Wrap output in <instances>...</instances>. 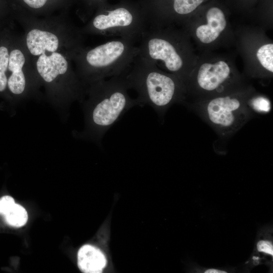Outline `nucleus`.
<instances>
[{
	"label": "nucleus",
	"instance_id": "nucleus-1",
	"mask_svg": "<svg viewBox=\"0 0 273 273\" xmlns=\"http://www.w3.org/2000/svg\"><path fill=\"white\" fill-rule=\"evenodd\" d=\"M124 75L110 77L86 87L81 104L84 112V127L76 132L75 137L101 144L102 138L110 128L130 109L137 106L130 98Z\"/></svg>",
	"mask_w": 273,
	"mask_h": 273
},
{
	"label": "nucleus",
	"instance_id": "nucleus-2",
	"mask_svg": "<svg viewBox=\"0 0 273 273\" xmlns=\"http://www.w3.org/2000/svg\"><path fill=\"white\" fill-rule=\"evenodd\" d=\"M71 57L70 52L62 50L30 57L47 100L64 117L71 103L81 104L85 96L86 87L72 67Z\"/></svg>",
	"mask_w": 273,
	"mask_h": 273
},
{
	"label": "nucleus",
	"instance_id": "nucleus-3",
	"mask_svg": "<svg viewBox=\"0 0 273 273\" xmlns=\"http://www.w3.org/2000/svg\"><path fill=\"white\" fill-rule=\"evenodd\" d=\"M13 18L24 30L23 35L30 57L58 50L71 53L73 57L84 46L80 28L70 22L66 12L43 18L19 13Z\"/></svg>",
	"mask_w": 273,
	"mask_h": 273
},
{
	"label": "nucleus",
	"instance_id": "nucleus-4",
	"mask_svg": "<svg viewBox=\"0 0 273 273\" xmlns=\"http://www.w3.org/2000/svg\"><path fill=\"white\" fill-rule=\"evenodd\" d=\"M136 43L118 37L95 47L79 49L72 61L82 84L86 87L108 77L124 75L139 54Z\"/></svg>",
	"mask_w": 273,
	"mask_h": 273
},
{
	"label": "nucleus",
	"instance_id": "nucleus-5",
	"mask_svg": "<svg viewBox=\"0 0 273 273\" xmlns=\"http://www.w3.org/2000/svg\"><path fill=\"white\" fill-rule=\"evenodd\" d=\"M123 75L129 89L138 93V105H149L160 116L177 100L178 85L175 78L161 72L154 63L138 55Z\"/></svg>",
	"mask_w": 273,
	"mask_h": 273
},
{
	"label": "nucleus",
	"instance_id": "nucleus-6",
	"mask_svg": "<svg viewBox=\"0 0 273 273\" xmlns=\"http://www.w3.org/2000/svg\"><path fill=\"white\" fill-rule=\"evenodd\" d=\"M79 28L82 35L116 36L139 42L148 28V24L141 4L128 2L115 5L106 3L98 8Z\"/></svg>",
	"mask_w": 273,
	"mask_h": 273
},
{
	"label": "nucleus",
	"instance_id": "nucleus-7",
	"mask_svg": "<svg viewBox=\"0 0 273 273\" xmlns=\"http://www.w3.org/2000/svg\"><path fill=\"white\" fill-rule=\"evenodd\" d=\"M138 55L155 64L161 61L169 71L178 72L184 62L173 43L155 28H148L142 34L138 45Z\"/></svg>",
	"mask_w": 273,
	"mask_h": 273
},
{
	"label": "nucleus",
	"instance_id": "nucleus-8",
	"mask_svg": "<svg viewBox=\"0 0 273 273\" xmlns=\"http://www.w3.org/2000/svg\"><path fill=\"white\" fill-rule=\"evenodd\" d=\"M210 122L223 132L239 129L246 121L248 109L240 100L230 96L210 100L205 108Z\"/></svg>",
	"mask_w": 273,
	"mask_h": 273
},
{
	"label": "nucleus",
	"instance_id": "nucleus-9",
	"mask_svg": "<svg viewBox=\"0 0 273 273\" xmlns=\"http://www.w3.org/2000/svg\"><path fill=\"white\" fill-rule=\"evenodd\" d=\"M14 26L12 17L0 20V95L7 99L11 77V50L16 33Z\"/></svg>",
	"mask_w": 273,
	"mask_h": 273
},
{
	"label": "nucleus",
	"instance_id": "nucleus-10",
	"mask_svg": "<svg viewBox=\"0 0 273 273\" xmlns=\"http://www.w3.org/2000/svg\"><path fill=\"white\" fill-rule=\"evenodd\" d=\"M74 0H11L10 10L23 12L35 17H47L61 10L66 12Z\"/></svg>",
	"mask_w": 273,
	"mask_h": 273
},
{
	"label": "nucleus",
	"instance_id": "nucleus-11",
	"mask_svg": "<svg viewBox=\"0 0 273 273\" xmlns=\"http://www.w3.org/2000/svg\"><path fill=\"white\" fill-rule=\"evenodd\" d=\"M230 68L224 61L202 64L198 73L197 82L203 89L212 91L218 88L229 77Z\"/></svg>",
	"mask_w": 273,
	"mask_h": 273
},
{
	"label": "nucleus",
	"instance_id": "nucleus-12",
	"mask_svg": "<svg viewBox=\"0 0 273 273\" xmlns=\"http://www.w3.org/2000/svg\"><path fill=\"white\" fill-rule=\"evenodd\" d=\"M207 24L199 26L196 35L200 40L208 43L215 40L226 25L224 15L217 7L210 8L206 14Z\"/></svg>",
	"mask_w": 273,
	"mask_h": 273
},
{
	"label": "nucleus",
	"instance_id": "nucleus-13",
	"mask_svg": "<svg viewBox=\"0 0 273 273\" xmlns=\"http://www.w3.org/2000/svg\"><path fill=\"white\" fill-rule=\"evenodd\" d=\"M77 261L79 269L85 273L101 272L107 263L101 251L90 245H85L80 248Z\"/></svg>",
	"mask_w": 273,
	"mask_h": 273
},
{
	"label": "nucleus",
	"instance_id": "nucleus-14",
	"mask_svg": "<svg viewBox=\"0 0 273 273\" xmlns=\"http://www.w3.org/2000/svg\"><path fill=\"white\" fill-rule=\"evenodd\" d=\"M4 216L7 223L15 227L24 225L28 219V214L25 209L21 205L16 203Z\"/></svg>",
	"mask_w": 273,
	"mask_h": 273
},
{
	"label": "nucleus",
	"instance_id": "nucleus-15",
	"mask_svg": "<svg viewBox=\"0 0 273 273\" xmlns=\"http://www.w3.org/2000/svg\"><path fill=\"white\" fill-rule=\"evenodd\" d=\"M81 4L82 9L78 12L81 20L86 22L94 14L97 9L107 3V0H78Z\"/></svg>",
	"mask_w": 273,
	"mask_h": 273
},
{
	"label": "nucleus",
	"instance_id": "nucleus-16",
	"mask_svg": "<svg viewBox=\"0 0 273 273\" xmlns=\"http://www.w3.org/2000/svg\"><path fill=\"white\" fill-rule=\"evenodd\" d=\"M257 57L262 66L273 72V44H266L261 47L257 52Z\"/></svg>",
	"mask_w": 273,
	"mask_h": 273
},
{
	"label": "nucleus",
	"instance_id": "nucleus-17",
	"mask_svg": "<svg viewBox=\"0 0 273 273\" xmlns=\"http://www.w3.org/2000/svg\"><path fill=\"white\" fill-rule=\"evenodd\" d=\"M173 11L178 15L188 14L199 6L204 0H172Z\"/></svg>",
	"mask_w": 273,
	"mask_h": 273
},
{
	"label": "nucleus",
	"instance_id": "nucleus-18",
	"mask_svg": "<svg viewBox=\"0 0 273 273\" xmlns=\"http://www.w3.org/2000/svg\"><path fill=\"white\" fill-rule=\"evenodd\" d=\"M250 104L252 108L259 112H268L271 108L269 101L261 97L253 99Z\"/></svg>",
	"mask_w": 273,
	"mask_h": 273
},
{
	"label": "nucleus",
	"instance_id": "nucleus-19",
	"mask_svg": "<svg viewBox=\"0 0 273 273\" xmlns=\"http://www.w3.org/2000/svg\"><path fill=\"white\" fill-rule=\"evenodd\" d=\"M14 199L10 196H5L0 199V214L5 215L15 204Z\"/></svg>",
	"mask_w": 273,
	"mask_h": 273
},
{
	"label": "nucleus",
	"instance_id": "nucleus-20",
	"mask_svg": "<svg viewBox=\"0 0 273 273\" xmlns=\"http://www.w3.org/2000/svg\"><path fill=\"white\" fill-rule=\"evenodd\" d=\"M259 251L263 252L270 255H273L272 245L268 241H260L257 245Z\"/></svg>",
	"mask_w": 273,
	"mask_h": 273
},
{
	"label": "nucleus",
	"instance_id": "nucleus-21",
	"mask_svg": "<svg viewBox=\"0 0 273 273\" xmlns=\"http://www.w3.org/2000/svg\"><path fill=\"white\" fill-rule=\"evenodd\" d=\"M10 9L7 7V6L4 3L2 0H0V20L5 19L9 16Z\"/></svg>",
	"mask_w": 273,
	"mask_h": 273
},
{
	"label": "nucleus",
	"instance_id": "nucleus-22",
	"mask_svg": "<svg viewBox=\"0 0 273 273\" xmlns=\"http://www.w3.org/2000/svg\"><path fill=\"white\" fill-rule=\"evenodd\" d=\"M205 272V273H225L226 272L224 271H222V270H219L214 269H208L206 270Z\"/></svg>",
	"mask_w": 273,
	"mask_h": 273
}]
</instances>
